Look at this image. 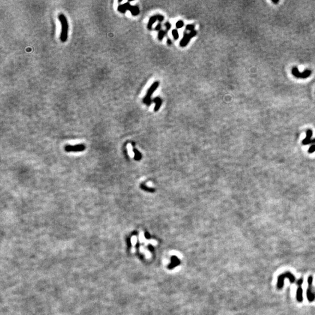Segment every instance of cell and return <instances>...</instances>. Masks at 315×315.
<instances>
[{
	"instance_id": "obj_19",
	"label": "cell",
	"mask_w": 315,
	"mask_h": 315,
	"mask_svg": "<svg viewBox=\"0 0 315 315\" xmlns=\"http://www.w3.org/2000/svg\"><path fill=\"white\" fill-rule=\"evenodd\" d=\"M137 238L135 236H133L132 238V247H134V246L137 244Z\"/></svg>"
},
{
	"instance_id": "obj_13",
	"label": "cell",
	"mask_w": 315,
	"mask_h": 315,
	"mask_svg": "<svg viewBox=\"0 0 315 315\" xmlns=\"http://www.w3.org/2000/svg\"><path fill=\"white\" fill-rule=\"evenodd\" d=\"M127 151H128V153L129 156L131 158H134L135 156V154H134V153L133 151V149H132V145L130 144H129L127 145Z\"/></svg>"
},
{
	"instance_id": "obj_9",
	"label": "cell",
	"mask_w": 315,
	"mask_h": 315,
	"mask_svg": "<svg viewBox=\"0 0 315 315\" xmlns=\"http://www.w3.org/2000/svg\"><path fill=\"white\" fill-rule=\"evenodd\" d=\"M85 149V146L83 144H78L75 146L68 145L65 147V150L67 152H79L82 151Z\"/></svg>"
},
{
	"instance_id": "obj_3",
	"label": "cell",
	"mask_w": 315,
	"mask_h": 315,
	"mask_svg": "<svg viewBox=\"0 0 315 315\" xmlns=\"http://www.w3.org/2000/svg\"><path fill=\"white\" fill-rule=\"evenodd\" d=\"M313 277L312 275L309 276L307 278L308 287L306 291V295L307 300L310 302H313L315 299V294L313 291Z\"/></svg>"
},
{
	"instance_id": "obj_27",
	"label": "cell",
	"mask_w": 315,
	"mask_h": 315,
	"mask_svg": "<svg viewBox=\"0 0 315 315\" xmlns=\"http://www.w3.org/2000/svg\"><path fill=\"white\" fill-rule=\"evenodd\" d=\"M271 1H272V2H273L274 3V4H277V3H278V2H279V1H278V0H277V1H274V0H272Z\"/></svg>"
},
{
	"instance_id": "obj_8",
	"label": "cell",
	"mask_w": 315,
	"mask_h": 315,
	"mask_svg": "<svg viewBox=\"0 0 315 315\" xmlns=\"http://www.w3.org/2000/svg\"><path fill=\"white\" fill-rule=\"evenodd\" d=\"M197 35V32L195 31H192L189 34H187L186 33L184 36H183V38L182 39V41H180V45L182 46V47H184L186 46L188 43L190 41V39L195 36V35Z\"/></svg>"
},
{
	"instance_id": "obj_22",
	"label": "cell",
	"mask_w": 315,
	"mask_h": 315,
	"mask_svg": "<svg viewBox=\"0 0 315 315\" xmlns=\"http://www.w3.org/2000/svg\"><path fill=\"white\" fill-rule=\"evenodd\" d=\"M165 26L166 28L167 31H169L171 29V23L169 22H166L165 23Z\"/></svg>"
},
{
	"instance_id": "obj_17",
	"label": "cell",
	"mask_w": 315,
	"mask_h": 315,
	"mask_svg": "<svg viewBox=\"0 0 315 315\" xmlns=\"http://www.w3.org/2000/svg\"><path fill=\"white\" fill-rule=\"evenodd\" d=\"M165 32L164 31H159V33H158V39L159 41H162L163 38V37L165 36Z\"/></svg>"
},
{
	"instance_id": "obj_10",
	"label": "cell",
	"mask_w": 315,
	"mask_h": 315,
	"mask_svg": "<svg viewBox=\"0 0 315 315\" xmlns=\"http://www.w3.org/2000/svg\"><path fill=\"white\" fill-rule=\"evenodd\" d=\"M312 134H313V132H312V131L311 130H307L306 137L303 140V142H302L303 144L307 145V144L312 143V140L310 138H311V137L312 136Z\"/></svg>"
},
{
	"instance_id": "obj_16",
	"label": "cell",
	"mask_w": 315,
	"mask_h": 315,
	"mask_svg": "<svg viewBox=\"0 0 315 315\" xmlns=\"http://www.w3.org/2000/svg\"><path fill=\"white\" fill-rule=\"evenodd\" d=\"M183 26H184V22L182 20H179L178 22H176V28H177V29L182 28Z\"/></svg>"
},
{
	"instance_id": "obj_18",
	"label": "cell",
	"mask_w": 315,
	"mask_h": 315,
	"mask_svg": "<svg viewBox=\"0 0 315 315\" xmlns=\"http://www.w3.org/2000/svg\"><path fill=\"white\" fill-rule=\"evenodd\" d=\"M145 240V238L144 236V233L141 232L140 233V235H139V241H140V243H143L144 241Z\"/></svg>"
},
{
	"instance_id": "obj_11",
	"label": "cell",
	"mask_w": 315,
	"mask_h": 315,
	"mask_svg": "<svg viewBox=\"0 0 315 315\" xmlns=\"http://www.w3.org/2000/svg\"><path fill=\"white\" fill-rule=\"evenodd\" d=\"M153 102L155 103V108H154V111H158L161 104H162V100L159 97H156L154 99H153Z\"/></svg>"
},
{
	"instance_id": "obj_6",
	"label": "cell",
	"mask_w": 315,
	"mask_h": 315,
	"mask_svg": "<svg viewBox=\"0 0 315 315\" xmlns=\"http://www.w3.org/2000/svg\"><path fill=\"white\" fill-rule=\"evenodd\" d=\"M312 71L309 70H306L303 72H300L296 67H294L292 70V74L298 78H306L311 75Z\"/></svg>"
},
{
	"instance_id": "obj_14",
	"label": "cell",
	"mask_w": 315,
	"mask_h": 315,
	"mask_svg": "<svg viewBox=\"0 0 315 315\" xmlns=\"http://www.w3.org/2000/svg\"><path fill=\"white\" fill-rule=\"evenodd\" d=\"M140 251L141 252H142V253H143L144 254H145V255L146 256L147 258H148V259H150V258L151 257V253H150V252H149L148 250H147L145 249H144V247L143 246H141V247H140Z\"/></svg>"
},
{
	"instance_id": "obj_25",
	"label": "cell",
	"mask_w": 315,
	"mask_h": 315,
	"mask_svg": "<svg viewBox=\"0 0 315 315\" xmlns=\"http://www.w3.org/2000/svg\"><path fill=\"white\" fill-rule=\"evenodd\" d=\"M147 185L148 186V187H153V183L151 182H148L147 183Z\"/></svg>"
},
{
	"instance_id": "obj_4",
	"label": "cell",
	"mask_w": 315,
	"mask_h": 315,
	"mask_svg": "<svg viewBox=\"0 0 315 315\" xmlns=\"http://www.w3.org/2000/svg\"><path fill=\"white\" fill-rule=\"evenodd\" d=\"M159 86V82H155L153 83L152 85V86L150 88V89H148V91L147 92V93L145 96V97L144 98V103L147 104V106H150L151 104V96L153 95V93L154 92V91L156 89V88H158V86Z\"/></svg>"
},
{
	"instance_id": "obj_26",
	"label": "cell",
	"mask_w": 315,
	"mask_h": 315,
	"mask_svg": "<svg viewBox=\"0 0 315 315\" xmlns=\"http://www.w3.org/2000/svg\"><path fill=\"white\" fill-rule=\"evenodd\" d=\"M167 43H168V44H169V45H171V44H172V41H171L169 39H168Z\"/></svg>"
},
{
	"instance_id": "obj_21",
	"label": "cell",
	"mask_w": 315,
	"mask_h": 315,
	"mask_svg": "<svg viewBox=\"0 0 315 315\" xmlns=\"http://www.w3.org/2000/svg\"><path fill=\"white\" fill-rule=\"evenodd\" d=\"M315 151V144H313L310 147V148L309 150V153H313Z\"/></svg>"
},
{
	"instance_id": "obj_1",
	"label": "cell",
	"mask_w": 315,
	"mask_h": 315,
	"mask_svg": "<svg viewBox=\"0 0 315 315\" xmlns=\"http://www.w3.org/2000/svg\"><path fill=\"white\" fill-rule=\"evenodd\" d=\"M59 20L60 22L61 25V32L60 35V40L62 42H65L67 40L68 38V24L67 18L65 16L60 14L59 15Z\"/></svg>"
},
{
	"instance_id": "obj_2",
	"label": "cell",
	"mask_w": 315,
	"mask_h": 315,
	"mask_svg": "<svg viewBox=\"0 0 315 315\" xmlns=\"http://www.w3.org/2000/svg\"><path fill=\"white\" fill-rule=\"evenodd\" d=\"M288 278L289 281L291 283H294L296 280V278L294 275L292 274L291 272L286 271L282 274L280 275L278 278V283H277V288L279 289H281L283 288L284 286V281L285 278Z\"/></svg>"
},
{
	"instance_id": "obj_24",
	"label": "cell",
	"mask_w": 315,
	"mask_h": 315,
	"mask_svg": "<svg viewBox=\"0 0 315 315\" xmlns=\"http://www.w3.org/2000/svg\"><path fill=\"white\" fill-rule=\"evenodd\" d=\"M161 23H159V24L156 26V28H155V30H156V31H159V30L161 29Z\"/></svg>"
},
{
	"instance_id": "obj_12",
	"label": "cell",
	"mask_w": 315,
	"mask_h": 315,
	"mask_svg": "<svg viewBox=\"0 0 315 315\" xmlns=\"http://www.w3.org/2000/svg\"><path fill=\"white\" fill-rule=\"evenodd\" d=\"M157 20H158V15H155V16H153L150 19L148 24V29H151V28L153 27V24Z\"/></svg>"
},
{
	"instance_id": "obj_20",
	"label": "cell",
	"mask_w": 315,
	"mask_h": 315,
	"mask_svg": "<svg viewBox=\"0 0 315 315\" xmlns=\"http://www.w3.org/2000/svg\"><path fill=\"white\" fill-rule=\"evenodd\" d=\"M186 30L187 31H194V26L193 25H187L186 27Z\"/></svg>"
},
{
	"instance_id": "obj_15",
	"label": "cell",
	"mask_w": 315,
	"mask_h": 315,
	"mask_svg": "<svg viewBox=\"0 0 315 315\" xmlns=\"http://www.w3.org/2000/svg\"><path fill=\"white\" fill-rule=\"evenodd\" d=\"M172 35H173L174 40H177L179 39V33L176 29H173L172 32Z\"/></svg>"
},
{
	"instance_id": "obj_23",
	"label": "cell",
	"mask_w": 315,
	"mask_h": 315,
	"mask_svg": "<svg viewBox=\"0 0 315 315\" xmlns=\"http://www.w3.org/2000/svg\"><path fill=\"white\" fill-rule=\"evenodd\" d=\"M164 20V17L161 15H158V20L159 22H162Z\"/></svg>"
},
{
	"instance_id": "obj_5",
	"label": "cell",
	"mask_w": 315,
	"mask_h": 315,
	"mask_svg": "<svg viewBox=\"0 0 315 315\" xmlns=\"http://www.w3.org/2000/svg\"><path fill=\"white\" fill-rule=\"evenodd\" d=\"M118 10L123 13H124L126 10L130 11L133 15H137L140 12L139 8L137 7L132 6L129 3L124 4L122 5H120L118 7Z\"/></svg>"
},
{
	"instance_id": "obj_7",
	"label": "cell",
	"mask_w": 315,
	"mask_h": 315,
	"mask_svg": "<svg viewBox=\"0 0 315 315\" xmlns=\"http://www.w3.org/2000/svg\"><path fill=\"white\" fill-rule=\"evenodd\" d=\"M304 283V279L302 278L298 280L297 285L298 289L296 291V299L299 302H302L303 301V290L302 288V285Z\"/></svg>"
}]
</instances>
